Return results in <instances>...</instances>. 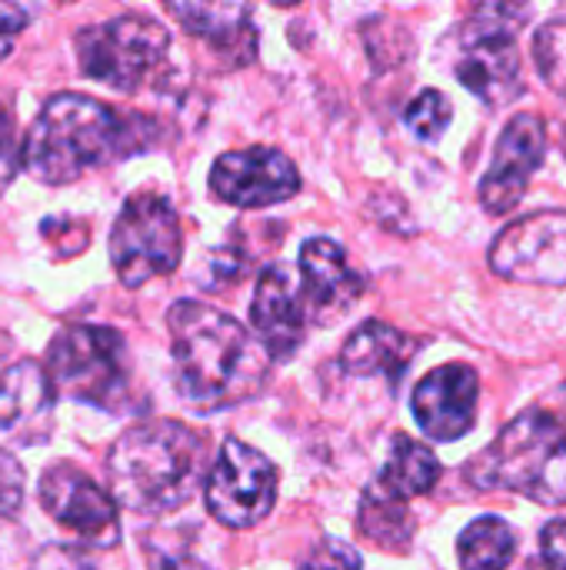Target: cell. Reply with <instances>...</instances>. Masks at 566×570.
Instances as JSON below:
<instances>
[{"label": "cell", "instance_id": "d4e9b609", "mask_svg": "<svg viewBox=\"0 0 566 570\" xmlns=\"http://www.w3.org/2000/svg\"><path fill=\"white\" fill-rule=\"evenodd\" d=\"M534 57L544 80L554 90H566V20L540 27V33L534 37Z\"/></svg>", "mask_w": 566, "mask_h": 570}, {"label": "cell", "instance_id": "8992f818", "mask_svg": "<svg viewBox=\"0 0 566 570\" xmlns=\"http://www.w3.org/2000/svg\"><path fill=\"white\" fill-rule=\"evenodd\" d=\"M80 70L120 94H133L163 63L170 33L163 23L143 13H120L103 23H90L77 33Z\"/></svg>", "mask_w": 566, "mask_h": 570}, {"label": "cell", "instance_id": "30bf717a", "mask_svg": "<svg viewBox=\"0 0 566 570\" xmlns=\"http://www.w3.org/2000/svg\"><path fill=\"white\" fill-rule=\"evenodd\" d=\"M490 271L514 284H566V210H544L504 227L490 247Z\"/></svg>", "mask_w": 566, "mask_h": 570}, {"label": "cell", "instance_id": "5bb4252c", "mask_svg": "<svg viewBox=\"0 0 566 570\" xmlns=\"http://www.w3.org/2000/svg\"><path fill=\"white\" fill-rule=\"evenodd\" d=\"M57 387L37 361H17L0 374V441L37 448L53 434Z\"/></svg>", "mask_w": 566, "mask_h": 570}, {"label": "cell", "instance_id": "f546056e", "mask_svg": "<svg viewBox=\"0 0 566 570\" xmlns=\"http://www.w3.org/2000/svg\"><path fill=\"white\" fill-rule=\"evenodd\" d=\"M23 27H27V10L13 3H0V63L10 57Z\"/></svg>", "mask_w": 566, "mask_h": 570}, {"label": "cell", "instance_id": "9c48e42d", "mask_svg": "<svg viewBox=\"0 0 566 570\" xmlns=\"http://www.w3.org/2000/svg\"><path fill=\"white\" fill-rule=\"evenodd\" d=\"M203 498L224 528H257L277 504V468L257 448L230 438L207 471Z\"/></svg>", "mask_w": 566, "mask_h": 570}, {"label": "cell", "instance_id": "44dd1931", "mask_svg": "<svg viewBox=\"0 0 566 570\" xmlns=\"http://www.w3.org/2000/svg\"><path fill=\"white\" fill-rule=\"evenodd\" d=\"M357 528H360V534L370 544H377L384 551H394V554L407 551L410 541H414V518H410L407 501L394 498L377 481L364 491L360 514H357Z\"/></svg>", "mask_w": 566, "mask_h": 570}, {"label": "cell", "instance_id": "277c9868", "mask_svg": "<svg viewBox=\"0 0 566 570\" xmlns=\"http://www.w3.org/2000/svg\"><path fill=\"white\" fill-rule=\"evenodd\" d=\"M484 491H514L540 508L566 504V428L544 407L514 417L487 451L467 464Z\"/></svg>", "mask_w": 566, "mask_h": 570}, {"label": "cell", "instance_id": "7a4b0ae2", "mask_svg": "<svg viewBox=\"0 0 566 570\" xmlns=\"http://www.w3.org/2000/svg\"><path fill=\"white\" fill-rule=\"evenodd\" d=\"M137 127L143 120L123 117L87 94H53L23 137V170L47 187L73 184L87 170L140 150Z\"/></svg>", "mask_w": 566, "mask_h": 570}, {"label": "cell", "instance_id": "52a82bcc", "mask_svg": "<svg viewBox=\"0 0 566 570\" xmlns=\"http://www.w3.org/2000/svg\"><path fill=\"white\" fill-rule=\"evenodd\" d=\"M524 17V7L487 3L477 7L460 30V53L454 60V73L470 94L494 107L517 100L524 90L517 53V30Z\"/></svg>", "mask_w": 566, "mask_h": 570}, {"label": "cell", "instance_id": "603a6c76", "mask_svg": "<svg viewBox=\"0 0 566 570\" xmlns=\"http://www.w3.org/2000/svg\"><path fill=\"white\" fill-rule=\"evenodd\" d=\"M450 120H454V107L440 90H420L404 110V124L417 140H440Z\"/></svg>", "mask_w": 566, "mask_h": 570}, {"label": "cell", "instance_id": "e0dca14e", "mask_svg": "<svg viewBox=\"0 0 566 570\" xmlns=\"http://www.w3.org/2000/svg\"><path fill=\"white\" fill-rule=\"evenodd\" d=\"M300 281L310 307L320 317L347 311L364 291V277L350 267L344 247L330 237H314L300 247Z\"/></svg>", "mask_w": 566, "mask_h": 570}, {"label": "cell", "instance_id": "2e32d148", "mask_svg": "<svg viewBox=\"0 0 566 570\" xmlns=\"http://www.w3.org/2000/svg\"><path fill=\"white\" fill-rule=\"evenodd\" d=\"M480 377L467 364H444L414 387V417L434 441H457L477 424Z\"/></svg>", "mask_w": 566, "mask_h": 570}, {"label": "cell", "instance_id": "484cf974", "mask_svg": "<svg viewBox=\"0 0 566 570\" xmlns=\"http://www.w3.org/2000/svg\"><path fill=\"white\" fill-rule=\"evenodd\" d=\"M300 570H364V561L360 554L337 541V538H324L304 561H300Z\"/></svg>", "mask_w": 566, "mask_h": 570}, {"label": "cell", "instance_id": "83f0119b", "mask_svg": "<svg viewBox=\"0 0 566 570\" xmlns=\"http://www.w3.org/2000/svg\"><path fill=\"white\" fill-rule=\"evenodd\" d=\"M17 167H23V144L17 137L13 114L0 104V190L13 180Z\"/></svg>", "mask_w": 566, "mask_h": 570}, {"label": "cell", "instance_id": "7402d4cb", "mask_svg": "<svg viewBox=\"0 0 566 570\" xmlns=\"http://www.w3.org/2000/svg\"><path fill=\"white\" fill-rule=\"evenodd\" d=\"M517 551V534L504 518H477L457 541L460 570H507Z\"/></svg>", "mask_w": 566, "mask_h": 570}, {"label": "cell", "instance_id": "4dcf8cb0", "mask_svg": "<svg viewBox=\"0 0 566 570\" xmlns=\"http://www.w3.org/2000/svg\"><path fill=\"white\" fill-rule=\"evenodd\" d=\"M540 551L550 570H566V521H550L540 534Z\"/></svg>", "mask_w": 566, "mask_h": 570}, {"label": "cell", "instance_id": "5b68a950", "mask_svg": "<svg viewBox=\"0 0 566 570\" xmlns=\"http://www.w3.org/2000/svg\"><path fill=\"white\" fill-rule=\"evenodd\" d=\"M47 374L60 394L103 411H123L130 367L127 341L113 327L70 324L47 347Z\"/></svg>", "mask_w": 566, "mask_h": 570}, {"label": "cell", "instance_id": "cb8c5ba5", "mask_svg": "<svg viewBox=\"0 0 566 570\" xmlns=\"http://www.w3.org/2000/svg\"><path fill=\"white\" fill-rule=\"evenodd\" d=\"M147 551V568L150 570H217L207 564L177 531H157L153 538L143 541Z\"/></svg>", "mask_w": 566, "mask_h": 570}, {"label": "cell", "instance_id": "4fadbf2b", "mask_svg": "<svg viewBox=\"0 0 566 570\" xmlns=\"http://www.w3.org/2000/svg\"><path fill=\"white\" fill-rule=\"evenodd\" d=\"M544 150H547L544 120L537 114H517L504 127L497 150H494V164L480 180V204L490 214L514 210L524 200L530 177L537 174V167L544 160Z\"/></svg>", "mask_w": 566, "mask_h": 570}, {"label": "cell", "instance_id": "f1b7e54d", "mask_svg": "<svg viewBox=\"0 0 566 570\" xmlns=\"http://www.w3.org/2000/svg\"><path fill=\"white\" fill-rule=\"evenodd\" d=\"M30 570H97V568H93L80 551L53 544V548H43V551L33 558Z\"/></svg>", "mask_w": 566, "mask_h": 570}, {"label": "cell", "instance_id": "ba28073f", "mask_svg": "<svg viewBox=\"0 0 566 570\" xmlns=\"http://www.w3.org/2000/svg\"><path fill=\"white\" fill-rule=\"evenodd\" d=\"M183 257L177 210L160 194H133L110 230V264L123 287H143L153 277L173 274Z\"/></svg>", "mask_w": 566, "mask_h": 570}, {"label": "cell", "instance_id": "6da1fadb", "mask_svg": "<svg viewBox=\"0 0 566 570\" xmlns=\"http://www.w3.org/2000/svg\"><path fill=\"white\" fill-rule=\"evenodd\" d=\"M167 327L173 384L193 411H224L267 387L270 357L230 314L200 301H177Z\"/></svg>", "mask_w": 566, "mask_h": 570}, {"label": "cell", "instance_id": "ac0fdd59", "mask_svg": "<svg viewBox=\"0 0 566 570\" xmlns=\"http://www.w3.org/2000/svg\"><path fill=\"white\" fill-rule=\"evenodd\" d=\"M414 354H417L414 337H407L404 331L384 321H367L347 337L340 351V367L354 377H387L390 384H397L407 364L414 361Z\"/></svg>", "mask_w": 566, "mask_h": 570}, {"label": "cell", "instance_id": "7c38bea8", "mask_svg": "<svg viewBox=\"0 0 566 570\" xmlns=\"http://www.w3.org/2000/svg\"><path fill=\"white\" fill-rule=\"evenodd\" d=\"M210 190L230 207L264 210L290 200L300 190V174L284 150L257 144L217 157V164L210 167Z\"/></svg>", "mask_w": 566, "mask_h": 570}, {"label": "cell", "instance_id": "8fae6325", "mask_svg": "<svg viewBox=\"0 0 566 570\" xmlns=\"http://www.w3.org/2000/svg\"><path fill=\"white\" fill-rule=\"evenodd\" d=\"M37 498H40V508L50 514V521L70 531L80 544L103 551L120 541V518H117L113 494H107L83 471L70 464L47 468L40 474Z\"/></svg>", "mask_w": 566, "mask_h": 570}, {"label": "cell", "instance_id": "ffe728a7", "mask_svg": "<svg viewBox=\"0 0 566 570\" xmlns=\"http://www.w3.org/2000/svg\"><path fill=\"white\" fill-rule=\"evenodd\" d=\"M440 474H444V468L430 454V448H424L420 441H414L407 434H397L394 444H390V458H387L377 484L384 491H390L394 498L410 501V498L430 494L434 484L440 481Z\"/></svg>", "mask_w": 566, "mask_h": 570}, {"label": "cell", "instance_id": "4316f807", "mask_svg": "<svg viewBox=\"0 0 566 570\" xmlns=\"http://www.w3.org/2000/svg\"><path fill=\"white\" fill-rule=\"evenodd\" d=\"M23 504V468L13 454L0 451V524L13 521Z\"/></svg>", "mask_w": 566, "mask_h": 570}, {"label": "cell", "instance_id": "3957f363", "mask_svg": "<svg viewBox=\"0 0 566 570\" xmlns=\"http://www.w3.org/2000/svg\"><path fill=\"white\" fill-rule=\"evenodd\" d=\"M207 471V441L180 421H147L117 438L107 458L110 494L137 514L187 504Z\"/></svg>", "mask_w": 566, "mask_h": 570}, {"label": "cell", "instance_id": "9a60e30c", "mask_svg": "<svg viewBox=\"0 0 566 570\" xmlns=\"http://www.w3.org/2000/svg\"><path fill=\"white\" fill-rule=\"evenodd\" d=\"M307 304L310 301L290 267L277 264L260 274L250 304V321L270 361H290L300 351L307 337Z\"/></svg>", "mask_w": 566, "mask_h": 570}, {"label": "cell", "instance_id": "d6986e66", "mask_svg": "<svg viewBox=\"0 0 566 570\" xmlns=\"http://www.w3.org/2000/svg\"><path fill=\"white\" fill-rule=\"evenodd\" d=\"M167 13L193 37L207 40L220 53H234L237 63L254 57L257 33L247 3H167Z\"/></svg>", "mask_w": 566, "mask_h": 570}]
</instances>
